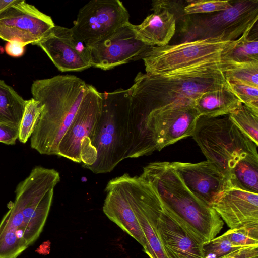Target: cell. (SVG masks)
<instances>
[{"instance_id":"obj_26","label":"cell","mask_w":258,"mask_h":258,"mask_svg":"<svg viewBox=\"0 0 258 258\" xmlns=\"http://www.w3.org/2000/svg\"><path fill=\"white\" fill-rule=\"evenodd\" d=\"M228 115L238 128L258 145V111L241 103Z\"/></svg>"},{"instance_id":"obj_18","label":"cell","mask_w":258,"mask_h":258,"mask_svg":"<svg viewBox=\"0 0 258 258\" xmlns=\"http://www.w3.org/2000/svg\"><path fill=\"white\" fill-rule=\"evenodd\" d=\"M212 207L230 228L258 224V194L229 186Z\"/></svg>"},{"instance_id":"obj_25","label":"cell","mask_w":258,"mask_h":258,"mask_svg":"<svg viewBox=\"0 0 258 258\" xmlns=\"http://www.w3.org/2000/svg\"><path fill=\"white\" fill-rule=\"evenodd\" d=\"M220 69L226 79H234L258 87V61H221Z\"/></svg>"},{"instance_id":"obj_32","label":"cell","mask_w":258,"mask_h":258,"mask_svg":"<svg viewBox=\"0 0 258 258\" xmlns=\"http://www.w3.org/2000/svg\"><path fill=\"white\" fill-rule=\"evenodd\" d=\"M19 128L0 123V142L14 145L18 139Z\"/></svg>"},{"instance_id":"obj_29","label":"cell","mask_w":258,"mask_h":258,"mask_svg":"<svg viewBox=\"0 0 258 258\" xmlns=\"http://www.w3.org/2000/svg\"><path fill=\"white\" fill-rule=\"evenodd\" d=\"M226 80L229 88L243 104L258 111V87L236 80Z\"/></svg>"},{"instance_id":"obj_9","label":"cell","mask_w":258,"mask_h":258,"mask_svg":"<svg viewBox=\"0 0 258 258\" xmlns=\"http://www.w3.org/2000/svg\"><path fill=\"white\" fill-rule=\"evenodd\" d=\"M111 180L124 196L138 219L147 241L144 252L150 258H168L157 230L162 202L152 185L140 176L128 173Z\"/></svg>"},{"instance_id":"obj_5","label":"cell","mask_w":258,"mask_h":258,"mask_svg":"<svg viewBox=\"0 0 258 258\" xmlns=\"http://www.w3.org/2000/svg\"><path fill=\"white\" fill-rule=\"evenodd\" d=\"M131 88L102 93L100 119L83 166L96 174L111 172L128 158L133 142Z\"/></svg>"},{"instance_id":"obj_22","label":"cell","mask_w":258,"mask_h":258,"mask_svg":"<svg viewBox=\"0 0 258 258\" xmlns=\"http://www.w3.org/2000/svg\"><path fill=\"white\" fill-rule=\"evenodd\" d=\"M26 100L0 80V123L19 128Z\"/></svg>"},{"instance_id":"obj_33","label":"cell","mask_w":258,"mask_h":258,"mask_svg":"<svg viewBox=\"0 0 258 258\" xmlns=\"http://www.w3.org/2000/svg\"><path fill=\"white\" fill-rule=\"evenodd\" d=\"M258 256V246L242 248L219 258H251Z\"/></svg>"},{"instance_id":"obj_1","label":"cell","mask_w":258,"mask_h":258,"mask_svg":"<svg viewBox=\"0 0 258 258\" xmlns=\"http://www.w3.org/2000/svg\"><path fill=\"white\" fill-rule=\"evenodd\" d=\"M60 181L58 171L34 167L15 190V198L0 222V258H17L40 236Z\"/></svg>"},{"instance_id":"obj_27","label":"cell","mask_w":258,"mask_h":258,"mask_svg":"<svg viewBox=\"0 0 258 258\" xmlns=\"http://www.w3.org/2000/svg\"><path fill=\"white\" fill-rule=\"evenodd\" d=\"M42 110V106L36 100L32 98L26 100L25 106L19 126L18 140L26 143L31 137L36 126Z\"/></svg>"},{"instance_id":"obj_10","label":"cell","mask_w":258,"mask_h":258,"mask_svg":"<svg viewBox=\"0 0 258 258\" xmlns=\"http://www.w3.org/2000/svg\"><path fill=\"white\" fill-rule=\"evenodd\" d=\"M102 93L92 85L87 88L80 105L58 149L57 156L85 165L100 119Z\"/></svg>"},{"instance_id":"obj_4","label":"cell","mask_w":258,"mask_h":258,"mask_svg":"<svg viewBox=\"0 0 258 258\" xmlns=\"http://www.w3.org/2000/svg\"><path fill=\"white\" fill-rule=\"evenodd\" d=\"M153 186L164 205L202 240L209 242L220 232L224 222L215 210L194 195L169 162H154L140 175Z\"/></svg>"},{"instance_id":"obj_30","label":"cell","mask_w":258,"mask_h":258,"mask_svg":"<svg viewBox=\"0 0 258 258\" xmlns=\"http://www.w3.org/2000/svg\"><path fill=\"white\" fill-rule=\"evenodd\" d=\"M183 8L186 15L211 13L226 10L232 7L229 1H188Z\"/></svg>"},{"instance_id":"obj_3","label":"cell","mask_w":258,"mask_h":258,"mask_svg":"<svg viewBox=\"0 0 258 258\" xmlns=\"http://www.w3.org/2000/svg\"><path fill=\"white\" fill-rule=\"evenodd\" d=\"M87 84L70 75L37 80L31 86L33 98L42 106L30 137L31 147L41 154L57 155L58 146L84 96Z\"/></svg>"},{"instance_id":"obj_2","label":"cell","mask_w":258,"mask_h":258,"mask_svg":"<svg viewBox=\"0 0 258 258\" xmlns=\"http://www.w3.org/2000/svg\"><path fill=\"white\" fill-rule=\"evenodd\" d=\"M220 64L194 68L172 75L154 76L139 72L130 87V112L142 128L150 113L167 106L194 107L203 93L227 86Z\"/></svg>"},{"instance_id":"obj_11","label":"cell","mask_w":258,"mask_h":258,"mask_svg":"<svg viewBox=\"0 0 258 258\" xmlns=\"http://www.w3.org/2000/svg\"><path fill=\"white\" fill-rule=\"evenodd\" d=\"M129 18L127 9L119 0H92L79 10L70 29L88 46L129 22Z\"/></svg>"},{"instance_id":"obj_17","label":"cell","mask_w":258,"mask_h":258,"mask_svg":"<svg viewBox=\"0 0 258 258\" xmlns=\"http://www.w3.org/2000/svg\"><path fill=\"white\" fill-rule=\"evenodd\" d=\"M186 187L208 205H212L229 187L225 175L208 160L199 163L170 162Z\"/></svg>"},{"instance_id":"obj_7","label":"cell","mask_w":258,"mask_h":258,"mask_svg":"<svg viewBox=\"0 0 258 258\" xmlns=\"http://www.w3.org/2000/svg\"><path fill=\"white\" fill-rule=\"evenodd\" d=\"M231 41L218 38L152 46L142 59L146 73L166 76L221 62V54Z\"/></svg>"},{"instance_id":"obj_23","label":"cell","mask_w":258,"mask_h":258,"mask_svg":"<svg viewBox=\"0 0 258 258\" xmlns=\"http://www.w3.org/2000/svg\"><path fill=\"white\" fill-rule=\"evenodd\" d=\"M228 180L230 187L258 194V156L240 160L231 171Z\"/></svg>"},{"instance_id":"obj_13","label":"cell","mask_w":258,"mask_h":258,"mask_svg":"<svg viewBox=\"0 0 258 258\" xmlns=\"http://www.w3.org/2000/svg\"><path fill=\"white\" fill-rule=\"evenodd\" d=\"M54 26L51 17L18 0L0 14V38L34 45Z\"/></svg>"},{"instance_id":"obj_20","label":"cell","mask_w":258,"mask_h":258,"mask_svg":"<svg viewBox=\"0 0 258 258\" xmlns=\"http://www.w3.org/2000/svg\"><path fill=\"white\" fill-rule=\"evenodd\" d=\"M154 12L139 25H134L137 37L151 46L168 45L176 30L175 14L166 8H152Z\"/></svg>"},{"instance_id":"obj_12","label":"cell","mask_w":258,"mask_h":258,"mask_svg":"<svg viewBox=\"0 0 258 258\" xmlns=\"http://www.w3.org/2000/svg\"><path fill=\"white\" fill-rule=\"evenodd\" d=\"M87 47L91 66L108 70L142 59L152 46L145 44L137 37L134 25L129 22Z\"/></svg>"},{"instance_id":"obj_21","label":"cell","mask_w":258,"mask_h":258,"mask_svg":"<svg viewBox=\"0 0 258 258\" xmlns=\"http://www.w3.org/2000/svg\"><path fill=\"white\" fill-rule=\"evenodd\" d=\"M241 103L227 85L203 93L196 99L194 107L200 116L217 117L229 114Z\"/></svg>"},{"instance_id":"obj_36","label":"cell","mask_w":258,"mask_h":258,"mask_svg":"<svg viewBox=\"0 0 258 258\" xmlns=\"http://www.w3.org/2000/svg\"><path fill=\"white\" fill-rule=\"evenodd\" d=\"M251 258H258V256L253 257H251Z\"/></svg>"},{"instance_id":"obj_15","label":"cell","mask_w":258,"mask_h":258,"mask_svg":"<svg viewBox=\"0 0 258 258\" xmlns=\"http://www.w3.org/2000/svg\"><path fill=\"white\" fill-rule=\"evenodd\" d=\"M61 72L81 71L92 67L87 47L70 28L55 25L35 43Z\"/></svg>"},{"instance_id":"obj_16","label":"cell","mask_w":258,"mask_h":258,"mask_svg":"<svg viewBox=\"0 0 258 258\" xmlns=\"http://www.w3.org/2000/svg\"><path fill=\"white\" fill-rule=\"evenodd\" d=\"M157 230L168 258H205L202 240L162 202Z\"/></svg>"},{"instance_id":"obj_34","label":"cell","mask_w":258,"mask_h":258,"mask_svg":"<svg viewBox=\"0 0 258 258\" xmlns=\"http://www.w3.org/2000/svg\"><path fill=\"white\" fill-rule=\"evenodd\" d=\"M25 45L23 43L12 41L7 42L5 46V51L10 56L13 57H20L23 55Z\"/></svg>"},{"instance_id":"obj_31","label":"cell","mask_w":258,"mask_h":258,"mask_svg":"<svg viewBox=\"0 0 258 258\" xmlns=\"http://www.w3.org/2000/svg\"><path fill=\"white\" fill-rule=\"evenodd\" d=\"M242 248L232 244L223 234L203 245L205 258H219Z\"/></svg>"},{"instance_id":"obj_6","label":"cell","mask_w":258,"mask_h":258,"mask_svg":"<svg viewBox=\"0 0 258 258\" xmlns=\"http://www.w3.org/2000/svg\"><path fill=\"white\" fill-rule=\"evenodd\" d=\"M207 160L228 179L231 171L241 159L258 156V145L230 119L229 115L200 116L191 136Z\"/></svg>"},{"instance_id":"obj_28","label":"cell","mask_w":258,"mask_h":258,"mask_svg":"<svg viewBox=\"0 0 258 258\" xmlns=\"http://www.w3.org/2000/svg\"><path fill=\"white\" fill-rule=\"evenodd\" d=\"M223 234L235 245L241 247L258 246V224L230 228Z\"/></svg>"},{"instance_id":"obj_14","label":"cell","mask_w":258,"mask_h":258,"mask_svg":"<svg viewBox=\"0 0 258 258\" xmlns=\"http://www.w3.org/2000/svg\"><path fill=\"white\" fill-rule=\"evenodd\" d=\"M199 116L194 107L169 105L151 111L147 127L154 151L191 136Z\"/></svg>"},{"instance_id":"obj_35","label":"cell","mask_w":258,"mask_h":258,"mask_svg":"<svg viewBox=\"0 0 258 258\" xmlns=\"http://www.w3.org/2000/svg\"><path fill=\"white\" fill-rule=\"evenodd\" d=\"M18 0L4 1L0 0V14L8 8L16 3Z\"/></svg>"},{"instance_id":"obj_24","label":"cell","mask_w":258,"mask_h":258,"mask_svg":"<svg viewBox=\"0 0 258 258\" xmlns=\"http://www.w3.org/2000/svg\"><path fill=\"white\" fill-rule=\"evenodd\" d=\"M252 28L247 30L239 38L225 47L221 54V61H258L257 37L249 35Z\"/></svg>"},{"instance_id":"obj_8","label":"cell","mask_w":258,"mask_h":258,"mask_svg":"<svg viewBox=\"0 0 258 258\" xmlns=\"http://www.w3.org/2000/svg\"><path fill=\"white\" fill-rule=\"evenodd\" d=\"M257 20L258 0L238 1L216 14L188 15L181 27V43L216 38L234 41L253 27Z\"/></svg>"},{"instance_id":"obj_19","label":"cell","mask_w":258,"mask_h":258,"mask_svg":"<svg viewBox=\"0 0 258 258\" xmlns=\"http://www.w3.org/2000/svg\"><path fill=\"white\" fill-rule=\"evenodd\" d=\"M106 192L103 211L109 219L138 242L145 251L147 241L138 219L128 201L110 180L105 188Z\"/></svg>"}]
</instances>
